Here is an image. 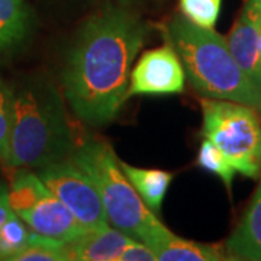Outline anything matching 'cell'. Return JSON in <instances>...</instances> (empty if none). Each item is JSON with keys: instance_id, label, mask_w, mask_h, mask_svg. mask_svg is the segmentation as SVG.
<instances>
[{"instance_id": "cell-1", "label": "cell", "mask_w": 261, "mask_h": 261, "mask_svg": "<svg viewBox=\"0 0 261 261\" xmlns=\"http://www.w3.org/2000/svg\"><path fill=\"white\" fill-rule=\"evenodd\" d=\"M147 37V25L122 6L109 5L82 25L61 73L65 100L79 119L102 126L116 118Z\"/></svg>"}, {"instance_id": "cell-2", "label": "cell", "mask_w": 261, "mask_h": 261, "mask_svg": "<svg viewBox=\"0 0 261 261\" xmlns=\"http://www.w3.org/2000/svg\"><path fill=\"white\" fill-rule=\"evenodd\" d=\"M13 92L12 125L3 163L10 168H42L70 159L75 145L63 96L51 82L31 75Z\"/></svg>"}, {"instance_id": "cell-3", "label": "cell", "mask_w": 261, "mask_h": 261, "mask_svg": "<svg viewBox=\"0 0 261 261\" xmlns=\"http://www.w3.org/2000/svg\"><path fill=\"white\" fill-rule=\"evenodd\" d=\"M171 45L196 92L251 106L261 115V94L233 60L228 41L214 29L200 28L183 15L168 25Z\"/></svg>"}, {"instance_id": "cell-4", "label": "cell", "mask_w": 261, "mask_h": 261, "mask_svg": "<svg viewBox=\"0 0 261 261\" xmlns=\"http://www.w3.org/2000/svg\"><path fill=\"white\" fill-rule=\"evenodd\" d=\"M70 159L93 181L113 228L148 247L173 233L142 202L111 145L102 141H86L75 145Z\"/></svg>"}, {"instance_id": "cell-5", "label": "cell", "mask_w": 261, "mask_h": 261, "mask_svg": "<svg viewBox=\"0 0 261 261\" xmlns=\"http://www.w3.org/2000/svg\"><path fill=\"white\" fill-rule=\"evenodd\" d=\"M202 135L214 142L235 171L250 178L261 174V115L243 103L203 97Z\"/></svg>"}, {"instance_id": "cell-6", "label": "cell", "mask_w": 261, "mask_h": 261, "mask_svg": "<svg viewBox=\"0 0 261 261\" xmlns=\"http://www.w3.org/2000/svg\"><path fill=\"white\" fill-rule=\"evenodd\" d=\"M38 170V176L49 192L64 203L84 228L99 229L109 226L97 189L73 160H61Z\"/></svg>"}, {"instance_id": "cell-7", "label": "cell", "mask_w": 261, "mask_h": 261, "mask_svg": "<svg viewBox=\"0 0 261 261\" xmlns=\"http://www.w3.org/2000/svg\"><path fill=\"white\" fill-rule=\"evenodd\" d=\"M186 73L173 45L142 53L132 67L126 99L130 96H168L185 90Z\"/></svg>"}, {"instance_id": "cell-8", "label": "cell", "mask_w": 261, "mask_h": 261, "mask_svg": "<svg viewBox=\"0 0 261 261\" xmlns=\"http://www.w3.org/2000/svg\"><path fill=\"white\" fill-rule=\"evenodd\" d=\"M261 0H247L231 32L228 45L233 60L261 94V61L258 53V10Z\"/></svg>"}, {"instance_id": "cell-9", "label": "cell", "mask_w": 261, "mask_h": 261, "mask_svg": "<svg viewBox=\"0 0 261 261\" xmlns=\"http://www.w3.org/2000/svg\"><path fill=\"white\" fill-rule=\"evenodd\" d=\"M18 216L28 225L31 231L64 243L73 241L87 231V228H84L51 192L32 207L18 214Z\"/></svg>"}, {"instance_id": "cell-10", "label": "cell", "mask_w": 261, "mask_h": 261, "mask_svg": "<svg viewBox=\"0 0 261 261\" xmlns=\"http://www.w3.org/2000/svg\"><path fill=\"white\" fill-rule=\"evenodd\" d=\"M130 240L128 233L116 228L87 229L75 240L67 243L71 261H118Z\"/></svg>"}, {"instance_id": "cell-11", "label": "cell", "mask_w": 261, "mask_h": 261, "mask_svg": "<svg viewBox=\"0 0 261 261\" xmlns=\"http://www.w3.org/2000/svg\"><path fill=\"white\" fill-rule=\"evenodd\" d=\"M229 260L261 261V181L240 224L226 240Z\"/></svg>"}, {"instance_id": "cell-12", "label": "cell", "mask_w": 261, "mask_h": 261, "mask_svg": "<svg viewBox=\"0 0 261 261\" xmlns=\"http://www.w3.org/2000/svg\"><path fill=\"white\" fill-rule=\"evenodd\" d=\"M157 261H222L229 260L224 247L180 238L171 233L149 247Z\"/></svg>"}, {"instance_id": "cell-13", "label": "cell", "mask_w": 261, "mask_h": 261, "mask_svg": "<svg viewBox=\"0 0 261 261\" xmlns=\"http://www.w3.org/2000/svg\"><path fill=\"white\" fill-rule=\"evenodd\" d=\"M119 166L130 181V185L140 195L142 202L148 206L149 211L159 214L168 187L171 185L173 174L164 170L134 167L121 160Z\"/></svg>"}, {"instance_id": "cell-14", "label": "cell", "mask_w": 261, "mask_h": 261, "mask_svg": "<svg viewBox=\"0 0 261 261\" xmlns=\"http://www.w3.org/2000/svg\"><path fill=\"white\" fill-rule=\"evenodd\" d=\"M31 25L25 0H0V54L20 47L28 39Z\"/></svg>"}, {"instance_id": "cell-15", "label": "cell", "mask_w": 261, "mask_h": 261, "mask_svg": "<svg viewBox=\"0 0 261 261\" xmlns=\"http://www.w3.org/2000/svg\"><path fill=\"white\" fill-rule=\"evenodd\" d=\"M9 189V203L12 211L18 215L37 203L49 193V189L38 176V173L28 171V168H19Z\"/></svg>"}, {"instance_id": "cell-16", "label": "cell", "mask_w": 261, "mask_h": 261, "mask_svg": "<svg viewBox=\"0 0 261 261\" xmlns=\"http://www.w3.org/2000/svg\"><path fill=\"white\" fill-rule=\"evenodd\" d=\"M13 261H71L67 243L42 233H31L28 247L13 258Z\"/></svg>"}, {"instance_id": "cell-17", "label": "cell", "mask_w": 261, "mask_h": 261, "mask_svg": "<svg viewBox=\"0 0 261 261\" xmlns=\"http://www.w3.org/2000/svg\"><path fill=\"white\" fill-rule=\"evenodd\" d=\"M31 228L18 215H10L0 228V260L13 261V258L28 247Z\"/></svg>"}, {"instance_id": "cell-18", "label": "cell", "mask_w": 261, "mask_h": 261, "mask_svg": "<svg viewBox=\"0 0 261 261\" xmlns=\"http://www.w3.org/2000/svg\"><path fill=\"white\" fill-rule=\"evenodd\" d=\"M196 164L206 171L212 173L221 178L228 190L232 186L233 177H235V168L229 164L224 154L218 149L214 142L203 138L200 142V147L197 151Z\"/></svg>"}, {"instance_id": "cell-19", "label": "cell", "mask_w": 261, "mask_h": 261, "mask_svg": "<svg viewBox=\"0 0 261 261\" xmlns=\"http://www.w3.org/2000/svg\"><path fill=\"white\" fill-rule=\"evenodd\" d=\"M222 0H178L181 15L200 28L214 29L219 13Z\"/></svg>"}, {"instance_id": "cell-20", "label": "cell", "mask_w": 261, "mask_h": 261, "mask_svg": "<svg viewBox=\"0 0 261 261\" xmlns=\"http://www.w3.org/2000/svg\"><path fill=\"white\" fill-rule=\"evenodd\" d=\"M12 102L13 92L9 84L3 82L0 77V161L3 160L8 142H9L10 125H12Z\"/></svg>"}, {"instance_id": "cell-21", "label": "cell", "mask_w": 261, "mask_h": 261, "mask_svg": "<svg viewBox=\"0 0 261 261\" xmlns=\"http://www.w3.org/2000/svg\"><path fill=\"white\" fill-rule=\"evenodd\" d=\"M118 261H157V258L148 245L138 240H130L121 252Z\"/></svg>"}, {"instance_id": "cell-22", "label": "cell", "mask_w": 261, "mask_h": 261, "mask_svg": "<svg viewBox=\"0 0 261 261\" xmlns=\"http://www.w3.org/2000/svg\"><path fill=\"white\" fill-rule=\"evenodd\" d=\"M12 214L13 211L9 203V189L5 183L0 181V228Z\"/></svg>"}, {"instance_id": "cell-23", "label": "cell", "mask_w": 261, "mask_h": 261, "mask_svg": "<svg viewBox=\"0 0 261 261\" xmlns=\"http://www.w3.org/2000/svg\"><path fill=\"white\" fill-rule=\"evenodd\" d=\"M258 53H260V61H261V5L258 10Z\"/></svg>"}]
</instances>
